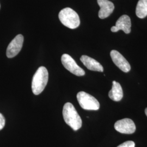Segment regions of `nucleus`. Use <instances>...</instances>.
<instances>
[{
	"label": "nucleus",
	"instance_id": "nucleus-1",
	"mask_svg": "<svg viewBox=\"0 0 147 147\" xmlns=\"http://www.w3.org/2000/svg\"><path fill=\"white\" fill-rule=\"evenodd\" d=\"M64 120L74 131H77L82 126V119L74 105L67 102L64 105L63 108Z\"/></svg>",
	"mask_w": 147,
	"mask_h": 147
},
{
	"label": "nucleus",
	"instance_id": "nucleus-2",
	"mask_svg": "<svg viewBox=\"0 0 147 147\" xmlns=\"http://www.w3.org/2000/svg\"><path fill=\"white\" fill-rule=\"evenodd\" d=\"M49 73L47 68L40 67L34 74L32 82V90L33 94H40L45 89L48 82Z\"/></svg>",
	"mask_w": 147,
	"mask_h": 147
},
{
	"label": "nucleus",
	"instance_id": "nucleus-3",
	"mask_svg": "<svg viewBox=\"0 0 147 147\" xmlns=\"http://www.w3.org/2000/svg\"><path fill=\"white\" fill-rule=\"evenodd\" d=\"M58 17L63 25L70 29L76 28L80 24L79 15L70 8H65L61 10Z\"/></svg>",
	"mask_w": 147,
	"mask_h": 147
},
{
	"label": "nucleus",
	"instance_id": "nucleus-4",
	"mask_svg": "<svg viewBox=\"0 0 147 147\" xmlns=\"http://www.w3.org/2000/svg\"><path fill=\"white\" fill-rule=\"evenodd\" d=\"M77 99L80 106L86 110L96 111L100 108V104L97 99L86 92H79Z\"/></svg>",
	"mask_w": 147,
	"mask_h": 147
},
{
	"label": "nucleus",
	"instance_id": "nucleus-5",
	"mask_svg": "<svg viewBox=\"0 0 147 147\" xmlns=\"http://www.w3.org/2000/svg\"><path fill=\"white\" fill-rule=\"evenodd\" d=\"M61 62L64 68L74 75L78 76L84 75L85 72L84 69L79 67L70 55L66 53L63 54L61 57Z\"/></svg>",
	"mask_w": 147,
	"mask_h": 147
},
{
	"label": "nucleus",
	"instance_id": "nucleus-6",
	"mask_svg": "<svg viewBox=\"0 0 147 147\" xmlns=\"http://www.w3.org/2000/svg\"><path fill=\"white\" fill-rule=\"evenodd\" d=\"M24 42V37L21 34L16 36L8 46L6 55L8 58H13L21 51Z\"/></svg>",
	"mask_w": 147,
	"mask_h": 147
},
{
	"label": "nucleus",
	"instance_id": "nucleus-7",
	"mask_svg": "<svg viewBox=\"0 0 147 147\" xmlns=\"http://www.w3.org/2000/svg\"><path fill=\"white\" fill-rule=\"evenodd\" d=\"M115 128L117 131L125 134H132L136 131L134 122L129 118L117 121L115 124Z\"/></svg>",
	"mask_w": 147,
	"mask_h": 147
},
{
	"label": "nucleus",
	"instance_id": "nucleus-8",
	"mask_svg": "<svg viewBox=\"0 0 147 147\" xmlns=\"http://www.w3.org/2000/svg\"><path fill=\"white\" fill-rule=\"evenodd\" d=\"M111 57L116 66L124 73H128L131 70V67L124 57L117 50H112Z\"/></svg>",
	"mask_w": 147,
	"mask_h": 147
},
{
	"label": "nucleus",
	"instance_id": "nucleus-9",
	"mask_svg": "<svg viewBox=\"0 0 147 147\" xmlns=\"http://www.w3.org/2000/svg\"><path fill=\"white\" fill-rule=\"evenodd\" d=\"M131 22L130 17L126 15H123L118 19L116 26L112 27L111 30L112 32L123 30L126 34H129L131 32Z\"/></svg>",
	"mask_w": 147,
	"mask_h": 147
},
{
	"label": "nucleus",
	"instance_id": "nucleus-10",
	"mask_svg": "<svg viewBox=\"0 0 147 147\" xmlns=\"http://www.w3.org/2000/svg\"><path fill=\"white\" fill-rule=\"evenodd\" d=\"M97 2L100 7L98 13L100 19H104L110 16L115 9L113 3L109 0H97Z\"/></svg>",
	"mask_w": 147,
	"mask_h": 147
},
{
	"label": "nucleus",
	"instance_id": "nucleus-11",
	"mask_svg": "<svg viewBox=\"0 0 147 147\" xmlns=\"http://www.w3.org/2000/svg\"><path fill=\"white\" fill-rule=\"evenodd\" d=\"M80 60L84 64V66L90 70L99 72L104 71V68L102 65L93 58L86 55H83L81 57Z\"/></svg>",
	"mask_w": 147,
	"mask_h": 147
},
{
	"label": "nucleus",
	"instance_id": "nucleus-12",
	"mask_svg": "<svg viewBox=\"0 0 147 147\" xmlns=\"http://www.w3.org/2000/svg\"><path fill=\"white\" fill-rule=\"evenodd\" d=\"M109 96L115 101H119L123 97V92L121 84L116 81L112 82V87L109 93Z\"/></svg>",
	"mask_w": 147,
	"mask_h": 147
},
{
	"label": "nucleus",
	"instance_id": "nucleus-13",
	"mask_svg": "<svg viewBox=\"0 0 147 147\" xmlns=\"http://www.w3.org/2000/svg\"><path fill=\"white\" fill-rule=\"evenodd\" d=\"M136 14L139 18L143 19L147 16V0H139L136 6Z\"/></svg>",
	"mask_w": 147,
	"mask_h": 147
},
{
	"label": "nucleus",
	"instance_id": "nucleus-14",
	"mask_svg": "<svg viewBox=\"0 0 147 147\" xmlns=\"http://www.w3.org/2000/svg\"><path fill=\"white\" fill-rule=\"evenodd\" d=\"M135 143L132 141H128L126 142H124L123 143L121 144L117 147H135Z\"/></svg>",
	"mask_w": 147,
	"mask_h": 147
},
{
	"label": "nucleus",
	"instance_id": "nucleus-15",
	"mask_svg": "<svg viewBox=\"0 0 147 147\" xmlns=\"http://www.w3.org/2000/svg\"><path fill=\"white\" fill-rule=\"evenodd\" d=\"M5 118L4 116H3L0 113V130H1L5 125Z\"/></svg>",
	"mask_w": 147,
	"mask_h": 147
},
{
	"label": "nucleus",
	"instance_id": "nucleus-16",
	"mask_svg": "<svg viewBox=\"0 0 147 147\" xmlns=\"http://www.w3.org/2000/svg\"><path fill=\"white\" fill-rule=\"evenodd\" d=\"M145 113H146V116H147V108H146V109H145Z\"/></svg>",
	"mask_w": 147,
	"mask_h": 147
}]
</instances>
